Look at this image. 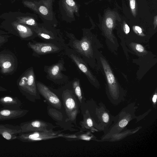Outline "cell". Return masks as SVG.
<instances>
[{"instance_id":"4fadbf2b","label":"cell","mask_w":157,"mask_h":157,"mask_svg":"<svg viewBox=\"0 0 157 157\" xmlns=\"http://www.w3.org/2000/svg\"><path fill=\"white\" fill-rule=\"evenodd\" d=\"M21 131L19 125L0 124V135L7 140L11 141L17 139L18 135Z\"/></svg>"},{"instance_id":"44dd1931","label":"cell","mask_w":157,"mask_h":157,"mask_svg":"<svg viewBox=\"0 0 157 157\" xmlns=\"http://www.w3.org/2000/svg\"><path fill=\"white\" fill-rule=\"evenodd\" d=\"M106 25L109 28H112L113 26V22L112 19L110 18H108L106 21Z\"/></svg>"},{"instance_id":"8992f818","label":"cell","mask_w":157,"mask_h":157,"mask_svg":"<svg viewBox=\"0 0 157 157\" xmlns=\"http://www.w3.org/2000/svg\"><path fill=\"white\" fill-rule=\"evenodd\" d=\"M58 4L62 19L67 22L75 21V15L80 17V5L75 0H59Z\"/></svg>"},{"instance_id":"6da1fadb","label":"cell","mask_w":157,"mask_h":157,"mask_svg":"<svg viewBox=\"0 0 157 157\" xmlns=\"http://www.w3.org/2000/svg\"><path fill=\"white\" fill-rule=\"evenodd\" d=\"M19 89L21 94L30 101H33L37 95V88L35 75L33 67L27 70L17 82Z\"/></svg>"},{"instance_id":"9a60e30c","label":"cell","mask_w":157,"mask_h":157,"mask_svg":"<svg viewBox=\"0 0 157 157\" xmlns=\"http://www.w3.org/2000/svg\"><path fill=\"white\" fill-rule=\"evenodd\" d=\"M12 24L19 37L23 40L32 39L37 36L36 33L29 26L19 23L17 21L13 22Z\"/></svg>"},{"instance_id":"7c38bea8","label":"cell","mask_w":157,"mask_h":157,"mask_svg":"<svg viewBox=\"0 0 157 157\" xmlns=\"http://www.w3.org/2000/svg\"><path fill=\"white\" fill-rule=\"evenodd\" d=\"M20 126L21 132H36L52 129L50 124L47 122L39 120H34L21 123Z\"/></svg>"},{"instance_id":"484cf974","label":"cell","mask_w":157,"mask_h":157,"mask_svg":"<svg viewBox=\"0 0 157 157\" xmlns=\"http://www.w3.org/2000/svg\"><path fill=\"white\" fill-rule=\"evenodd\" d=\"M86 124L88 127H90L93 126V121L92 119L90 118H87L86 120Z\"/></svg>"},{"instance_id":"52a82bcc","label":"cell","mask_w":157,"mask_h":157,"mask_svg":"<svg viewBox=\"0 0 157 157\" xmlns=\"http://www.w3.org/2000/svg\"><path fill=\"white\" fill-rule=\"evenodd\" d=\"M64 62L60 60L58 63L50 66H45L44 71L47 74V78L55 82H63L67 80V77L62 73L64 69Z\"/></svg>"},{"instance_id":"f1b7e54d","label":"cell","mask_w":157,"mask_h":157,"mask_svg":"<svg viewBox=\"0 0 157 157\" xmlns=\"http://www.w3.org/2000/svg\"><path fill=\"white\" fill-rule=\"evenodd\" d=\"M135 30L137 31L138 33L140 34L142 32V29L140 27L138 26H136L135 27Z\"/></svg>"},{"instance_id":"f546056e","label":"cell","mask_w":157,"mask_h":157,"mask_svg":"<svg viewBox=\"0 0 157 157\" xmlns=\"http://www.w3.org/2000/svg\"><path fill=\"white\" fill-rule=\"evenodd\" d=\"M157 99L156 94L154 95L152 98V101L153 102L155 103L156 102Z\"/></svg>"},{"instance_id":"ac0fdd59","label":"cell","mask_w":157,"mask_h":157,"mask_svg":"<svg viewBox=\"0 0 157 157\" xmlns=\"http://www.w3.org/2000/svg\"><path fill=\"white\" fill-rule=\"evenodd\" d=\"M17 21L18 23L30 27L36 26L38 24V17L36 15L18 17Z\"/></svg>"},{"instance_id":"d4e9b609","label":"cell","mask_w":157,"mask_h":157,"mask_svg":"<svg viewBox=\"0 0 157 157\" xmlns=\"http://www.w3.org/2000/svg\"><path fill=\"white\" fill-rule=\"evenodd\" d=\"M102 119L103 121L105 123H107L109 120V116L108 114L106 113H104L102 115Z\"/></svg>"},{"instance_id":"603a6c76","label":"cell","mask_w":157,"mask_h":157,"mask_svg":"<svg viewBox=\"0 0 157 157\" xmlns=\"http://www.w3.org/2000/svg\"><path fill=\"white\" fill-rule=\"evenodd\" d=\"M136 48L139 52H142L144 51L143 47L140 44H137L136 46Z\"/></svg>"},{"instance_id":"2e32d148","label":"cell","mask_w":157,"mask_h":157,"mask_svg":"<svg viewBox=\"0 0 157 157\" xmlns=\"http://www.w3.org/2000/svg\"><path fill=\"white\" fill-rule=\"evenodd\" d=\"M0 104L4 108L13 109H21L22 103L17 97L5 95L0 98Z\"/></svg>"},{"instance_id":"7a4b0ae2","label":"cell","mask_w":157,"mask_h":157,"mask_svg":"<svg viewBox=\"0 0 157 157\" xmlns=\"http://www.w3.org/2000/svg\"><path fill=\"white\" fill-rule=\"evenodd\" d=\"M40 39L46 42L65 44L59 30L51 25L43 22L38 23L35 27H30Z\"/></svg>"},{"instance_id":"83f0119b","label":"cell","mask_w":157,"mask_h":157,"mask_svg":"<svg viewBox=\"0 0 157 157\" xmlns=\"http://www.w3.org/2000/svg\"><path fill=\"white\" fill-rule=\"evenodd\" d=\"M124 31L126 34L128 33L130 31V29L128 25L125 24L124 27Z\"/></svg>"},{"instance_id":"3957f363","label":"cell","mask_w":157,"mask_h":157,"mask_svg":"<svg viewBox=\"0 0 157 157\" xmlns=\"http://www.w3.org/2000/svg\"><path fill=\"white\" fill-rule=\"evenodd\" d=\"M27 45L33 50L35 56H37L58 53L62 51H65L68 47L65 44L46 41L43 42H29Z\"/></svg>"},{"instance_id":"8fae6325","label":"cell","mask_w":157,"mask_h":157,"mask_svg":"<svg viewBox=\"0 0 157 157\" xmlns=\"http://www.w3.org/2000/svg\"><path fill=\"white\" fill-rule=\"evenodd\" d=\"M36 85L38 92L46 100L54 107L60 109L61 103L58 97L49 88L41 82H36Z\"/></svg>"},{"instance_id":"4316f807","label":"cell","mask_w":157,"mask_h":157,"mask_svg":"<svg viewBox=\"0 0 157 157\" xmlns=\"http://www.w3.org/2000/svg\"><path fill=\"white\" fill-rule=\"evenodd\" d=\"M130 6L131 9H134L135 7V0H131L130 2Z\"/></svg>"},{"instance_id":"277c9868","label":"cell","mask_w":157,"mask_h":157,"mask_svg":"<svg viewBox=\"0 0 157 157\" xmlns=\"http://www.w3.org/2000/svg\"><path fill=\"white\" fill-rule=\"evenodd\" d=\"M54 0H37V15L43 22L51 25L55 27L58 21L53 10Z\"/></svg>"},{"instance_id":"d6986e66","label":"cell","mask_w":157,"mask_h":157,"mask_svg":"<svg viewBox=\"0 0 157 157\" xmlns=\"http://www.w3.org/2000/svg\"><path fill=\"white\" fill-rule=\"evenodd\" d=\"M72 86L75 95L77 97L79 101L81 103L82 96L79 80L77 79L74 80L73 82Z\"/></svg>"},{"instance_id":"e0dca14e","label":"cell","mask_w":157,"mask_h":157,"mask_svg":"<svg viewBox=\"0 0 157 157\" xmlns=\"http://www.w3.org/2000/svg\"><path fill=\"white\" fill-rule=\"evenodd\" d=\"M100 59L108 85L112 91H116L117 86V83L110 67L105 59L101 57Z\"/></svg>"},{"instance_id":"4dcf8cb0","label":"cell","mask_w":157,"mask_h":157,"mask_svg":"<svg viewBox=\"0 0 157 157\" xmlns=\"http://www.w3.org/2000/svg\"><path fill=\"white\" fill-rule=\"evenodd\" d=\"M7 90V89L0 86V92L5 91Z\"/></svg>"},{"instance_id":"cb8c5ba5","label":"cell","mask_w":157,"mask_h":157,"mask_svg":"<svg viewBox=\"0 0 157 157\" xmlns=\"http://www.w3.org/2000/svg\"><path fill=\"white\" fill-rule=\"evenodd\" d=\"M7 37L0 35V45L8 41Z\"/></svg>"},{"instance_id":"ba28073f","label":"cell","mask_w":157,"mask_h":157,"mask_svg":"<svg viewBox=\"0 0 157 157\" xmlns=\"http://www.w3.org/2000/svg\"><path fill=\"white\" fill-rule=\"evenodd\" d=\"M71 90H66L63 94V98L66 112L71 121L75 120L78 113L77 103Z\"/></svg>"},{"instance_id":"5b68a950","label":"cell","mask_w":157,"mask_h":157,"mask_svg":"<svg viewBox=\"0 0 157 157\" xmlns=\"http://www.w3.org/2000/svg\"><path fill=\"white\" fill-rule=\"evenodd\" d=\"M64 134L52 129L48 130L20 132L17 139L23 142H29L46 140L62 137Z\"/></svg>"},{"instance_id":"7402d4cb","label":"cell","mask_w":157,"mask_h":157,"mask_svg":"<svg viewBox=\"0 0 157 157\" xmlns=\"http://www.w3.org/2000/svg\"><path fill=\"white\" fill-rule=\"evenodd\" d=\"M128 123V121L126 119H123L120 121L119 125L120 127L123 128L126 126Z\"/></svg>"},{"instance_id":"5bb4252c","label":"cell","mask_w":157,"mask_h":157,"mask_svg":"<svg viewBox=\"0 0 157 157\" xmlns=\"http://www.w3.org/2000/svg\"><path fill=\"white\" fill-rule=\"evenodd\" d=\"M28 112L27 110L21 109H13L3 108L0 109V121L21 118Z\"/></svg>"},{"instance_id":"9c48e42d","label":"cell","mask_w":157,"mask_h":157,"mask_svg":"<svg viewBox=\"0 0 157 157\" xmlns=\"http://www.w3.org/2000/svg\"><path fill=\"white\" fill-rule=\"evenodd\" d=\"M17 66V60L14 55L8 52L0 53V68L1 73L4 74L13 72Z\"/></svg>"},{"instance_id":"30bf717a","label":"cell","mask_w":157,"mask_h":157,"mask_svg":"<svg viewBox=\"0 0 157 157\" xmlns=\"http://www.w3.org/2000/svg\"><path fill=\"white\" fill-rule=\"evenodd\" d=\"M66 54L71 59L78 68L92 81L95 79L89 70L84 59L80 55L74 50L67 47L65 50Z\"/></svg>"},{"instance_id":"ffe728a7","label":"cell","mask_w":157,"mask_h":157,"mask_svg":"<svg viewBox=\"0 0 157 157\" xmlns=\"http://www.w3.org/2000/svg\"><path fill=\"white\" fill-rule=\"evenodd\" d=\"M37 0H34L33 1H24L23 3L26 6L37 14Z\"/></svg>"}]
</instances>
